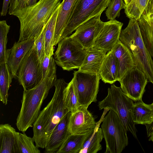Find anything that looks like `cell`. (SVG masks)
I'll use <instances>...</instances> for the list:
<instances>
[{
	"mask_svg": "<svg viewBox=\"0 0 153 153\" xmlns=\"http://www.w3.org/2000/svg\"><path fill=\"white\" fill-rule=\"evenodd\" d=\"M100 79L99 74L74 71L72 79L78 92L79 106L88 108L92 102L97 101Z\"/></svg>",
	"mask_w": 153,
	"mask_h": 153,
	"instance_id": "10",
	"label": "cell"
},
{
	"mask_svg": "<svg viewBox=\"0 0 153 153\" xmlns=\"http://www.w3.org/2000/svg\"><path fill=\"white\" fill-rule=\"evenodd\" d=\"M63 79H56L53 96L41 111L33 125L32 138L38 148L44 149L56 126L70 111L64 105L63 93L68 85Z\"/></svg>",
	"mask_w": 153,
	"mask_h": 153,
	"instance_id": "2",
	"label": "cell"
},
{
	"mask_svg": "<svg viewBox=\"0 0 153 153\" xmlns=\"http://www.w3.org/2000/svg\"><path fill=\"white\" fill-rule=\"evenodd\" d=\"M20 133L9 124L0 125V153H18L17 139Z\"/></svg>",
	"mask_w": 153,
	"mask_h": 153,
	"instance_id": "20",
	"label": "cell"
},
{
	"mask_svg": "<svg viewBox=\"0 0 153 153\" xmlns=\"http://www.w3.org/2000/svg\"><path fill=\"white\" fill-rule=\"evenodd\" d=\"M61 5V2L54 11L44 28L45 50L47 56L54 54L53 39L57 16Z\"/></svg>",
	"mask_w": 153,
	"mask_h": 153,
	"instance_id": "24",
	"label": "cell"
},
{
	"mask_svg": "<svg viewBox=\"0 0 153 153\" xmlns=\"http://www.w3.org/2000/svg\"><path fill=\"white\" fill-rule=\"evenodd\" d=\"M124 3L126 6L128 5L131 2V1H132V0H123Z\"/></svg>",
	"mask_w": 153,
	"mask_h": 153,
	"instance_id": "38",
	"label": "cell"
},
{
	"mask_svg": "<svg viewBox=\"0 0 153 153\" xmlns=\"http://www.w3.org/2000/svg\"><path fill=\"white\" fill-rule=\"evenodd\" d=\"M146 47L153 58V0H149L137 21Z\"/></svg>",
	"mask_w": 153,
	"mask_h": 153,
	"instance_id": "16",
	"label": "cell"
},
{
	"mask_svg": "<svg viewBox=\"0 0 153 153\" xmlns=\"http://www.w3.org/2000/svg\"><path fill=\"white\" fill-rule=\"evenodd\" d=\"M34 37L15 42L12 48L7 49V63L13 78L16 79L18 70L23 59L34 43Z\"/></svg>",
	"mask_w": 153,
	"mask_h": 153,
	"instance_id": "15",
	"label": "cell"
},
{
	"mask_svg": "<svg viewBox=\"0 0 153 153\" xmlns=\"http://www.w3.org/2000/svg\"><path fill=\"white\" fill-rule=\"evenodd\" d=\"M61 3V0H39L28 5L26 0H11L8 13L17 17L20 22L18 41L34 37L39 33Z\"/></svg>",
	"mask_w": 153,
	"mask_h": 153,
	"instance_id": "1",
	"label": "cell"
},
{
	"mask_svg": "<svg viewBox=\"0 0 153 153\" xmlns=\"http://www.w3.org/2000/svg\"><path fill=\"white\" fill-rule=\"evenodd\" d=\"M38 0H26L27 4L28 5H32L36 4Z\"/></svg>",
	"mask_w": 153,
	"mask_h": 153,
	"instance_id": "37",
	"label": "cell"
},
{
	"mask_svg": "<svg viewBox=\"0 0 153 153\" xmlns=\"http://www.w3.org/2000/svg\"><path fill=\"white\" fill-rule=\"evenodd\" d=\"M53 56L45 54L42 62V66L43 72V79L46 75L52 76L56 74V63Z\"/></svg>",
	"mask_w": 153,
	"mask_h": 153,
	"instance_id": "33",
	"label": "cell"
},
{
	"mask_svg": "<svg viewBox=\"0 0 153 153\" xmlns=\"http://www.w3.org/2000/svg\"><path fill=\"white\" fill-rule=\"evenodd\" d=\"M10 26L5 20L0 21V64L7 63V50L6 45L7 34Z\"/></svg>",
	"mask_w": 153,
	"mask_h": 153,
	"instance_id": "31",
	"label": "cell"
},
{
	"mask_svg": "<svg viewBox=\"0 0 153 153\" xmlns=\"http://www.w3.org/2000/svg\"><path fill=\"white\" fill-rule=\"evenodd\" d=\"M32 137L26 134L20 133L17 139L18 153H40V151L35 145Z\"/></svg>",
	"mask_w": 153,
	"mask_h": 153,
	"instance_id": "29",
	"label": "cell"
},
{
	"mask_svg": "<svg viewBox=\"0 0 153 153\" xmlns=\"http://www.w3.org/2000/svg\"><path fill=\"white\" fill-rule=\"evenodd\" d=\"M92 129L85 134H70L57 153H79Z\"/></svg>",
	"mask_w": 153,
	"mask_h": 153,
	"instance_id": "25",
	"label": "cell"
},
{
	"mask_svg": "<svg viewBox=\"0 0 153 153\" xmlns=\"http://www.w3.org/2000/svg\"><path fill=\"white\" fill-rule=\"evenodd\" d=\"M69 112L61 120L53 129L45 147L44 152L57 153L59 148L71 134L68 129Z\"/></svg>",
	"mask_w": 153,
	"mask_h": 153,
	"instance_id": "17",
	"label": "cell"
},
{
	"mask_svg": "<svg viewBox=\"0 0 153 153\" xmlns=\"http://www.w3.org/2000/svg\"><path fill=\"white\" fill-rule=\"evenodd\" d=\"M77 0H63L58 15L54 36L53 45L60 41L62 33L67 24L70 14Z\"/></svg>",
	"mask_w": 153,
	"mask_h": 153,
	"instance_id": "21",
	"label": "cell"
},
{
	"mask_svg": "<svg viewBox=\"0 0 153 153\" xmlns=\"http://www.w3.org/2000/svg\"><path fill=\"white\" fill-rule=\"evenodd\" d=\"M100 15L93 17L83 23L71 36L78 42L86 50L94 47L95 40L104 22Z\"/></svg>",
	"mask_w": 153,
	"mask_h": 153,
	"instance_id": "12",
	"label": "cell"
},
{
	"mask_svg": "<svg viewBox=\"0 0 153 153\" xmlns=\"http://www.w3.org/2000/svg\"><path fill=\"white\" fill-rule=\"evenodd\" d=\"M11 0H3L2 7L1 12V16H5L9 9V5Z\"/></svg>",
	"mask_w": 153,
	"mask_h": 153,
	"instance_id": "35",
	"label": "cell"
},
{
	"mask_svg": "<svg viewBox=\"0 0 153 153\" xmlns=\"http://www.w3.org/2000/svg\"><path fill=\"white\" fill-rule=\"evenodd\" d=\"M98 124L93 128L84 143L79 153H97L102 149L100 144L104 136Z\"/></svg>",
	"mask_w": 153,
	"mask_h": 153,
	"instance_id": "26",
	"label": "cell"
},
{
	"mask_svg": "<svg viewBox=\"0 0 153 153\" xmlns=\"http://www.w3.org/2000/svg\"><path fill=\"white\" fill-rule=\"evenodd\" d=\"M58 44L53 54L56 63L64 70L79 69L85 59L86 50L71 36L61 40Z\"/></svg>",
	"mask_w": 153,
	"mask_h": 153,
	"instance_id": "8",
	"label": "cell"
},
{
	"mask_svg": "<svg viewBox=\"0 0 153 153\" xmlns=\"http://www.w3.org/2000/svg\"><path fill=\"white\" fill-rule=\"evenodd\" d=\"M149 0H132L125 9L126 16L129 19H133L138 21Z\"/></svg>",
	"mask_w": 153,
	"mask_h": 153,
	"instance_id": "30",
	"label": "cell"
},
{
	"mask_svg": "<svg viewBox=\"0 0 153 153\" xmlns=\"http://www.w3.org/2000/svg\"><path fill=\"white\" fill-rule=\"evenodd\" d=\"M118 64L112 50L106 53L99 75L105 83L112 84L117 81Z\"/></svg>",
	"mask_w": 153,
	"mask_h": 153,
	"instance_id": "22",
	"label": "cell"
},
{
	"mask_svg": "<svg viewBox=\"0 0 153 153\" xmlns=\"http://www.w3.org/2000/svg\"><path fill=\"white\" fill-rule=\"evenodd\" d=\"M46 24L44 26L41 32L34 37L35 45L39 59L42 63L45 55V40L44 29Z\"/></svg>",
	"mask_w": 153,
	"mask_h": 153,
	"instance_id": "34",
	"label": "cell"
},
{
	"mask_svg": "<svg viewBox=\"0 0 153 153\" xmlns=\"http://www.w3.org/2000/svg\"><path fill=\"white\" fill-rule=\"evenodd\" d=\"M119 39L129 50L136 66L153 84V62L143 41L137 21L130 19L127 27L122 30Z\"/></svg>",
	"mask_w": 153,
	"mask_h": 153,
	"instance_id": "4",
	"label": "cell"
},
{
	"mask_svg": "<svg viewBox=\"0 0 153 153\" xmlns=\"http://www.w3.org/2000/svg\"><path fill=\"white\" fill-rule=\"evenodd\" d=\"M126 5L123 0H111L105 13L108 20H114L120 15V11L125 9Z\"/></svg>",
	"mask_w": 153,
	"mask_h": 153,
	"instance_id": "32",
	"label": "cell"
},
{
	"mask_svg": "<svg viewBox=\"0 0 153 153\" xmlns=\"http://www.w3.org/2000/svg\"><path fill=\"white\" fill-rule=\"evenodd\" d=\"M17 78L24 90L34 88L42 80V64L34 43L21 62Z\"/></svg>",
	"mask_w": 153,
	"mask_h": 153,
	"instance_id": "9",
	"label": "cell"
},
{
	"mask_svg": "<svg viewBox=\"0 0 153 153\" xmlns=\"http://www.w3.org/2000/svg\"><path fill=\"white\" fill-rule=\"evenodd\" d=\"M13 78L7 63L0 64V100L5 105L7 104L8 92Z\"/></svg>",
	"mask_w": 153,
	"mask_h": 153,
	"instance_id": "27",
	"label": "cell"
},
{
	"mask_svg": "<svg viewBox=\"0 0 153 153\" xmlns=\"http://www.w3.org/2000/svg\"><path fill=\"white\" fill-rule=\"evenodd\" d=\"M106 146L105 153H121L128 144L127 131L118 116L110 110L101 126Z\"/></svg>",
	"mask_w": 153,
	"mask_h": 153,
	"instance_id": "7",
	"label": "cell"
},
{
	"mask_svg": "<svg viewBox=\"0 0 153 153\" xmlns=\"http://www.w3.org/2000/svg\"><path fill=\"white\" fill-rule=\"evenodd\" d=\"M111 1L77 0L70 14L69 21L62 33L60 41L68 36L83 23L96 16H101Z\"/></svg>",
	"mask_w": 153,
	"mask_h": 153,
	"instance_id": "6",
	"label": "cell"
},
{
	"mask_svg": "<svg viewBox=\"0 0 153 153\" xmlns=\"http://www.w3.org/2000/svg\"><path fill=\"white\" fill-rule=\"evenodd\" d=\"M133 101L123 92L120 87L113 84L108 89L107 96L98 102L100 110H112L116 113L127 131L138 140L135 123L133 121L131 110Z\"/></svg>",
	"mask_w": 153,
	"mask_h": 153,
	"instance_id": "5",
	"label": "cell"
},
{
	"mask_svg": "<svg viewBox=\"0 0 153 153\" xmlns=\"http://www.w3.org/2000/svg\"><path fill=\"white\" fill-rule=\"evenodd\" d=\"M119 82L123 92L133 101L142 100L148 81L146 75L137 66L127 71Z\"/></svg>",
	"mask_w": 153,
	"mask_h": 153,
	"instance_id": "11",
	"label": "cell"
},
{
	"mask_svg": "<svg viewBox=\"0 0 153 153\" xmlns=\"http://www.w3.org/2000/svg\"><path fill=\"white\" fill-rule=\"evenodd\" d=\"M151 105L153 108V102ZM146 126L147 137H149L153 134V121L151 123L148 125H146Z\"/></svg>",
	"mask_w": 153,
	"mask_h": 153,
	"instance_id": "36",
	"label": "cell"
},
{
	"mask_svg": "<svg viewBox=\"0 0 153 153\" xmlns=\"http://www.w3.org/2000/svg\"><path fill=\"white\" fill-rule=\"evenodd\" d=\"M106 52L94 47L86 50L85 57L78 71L99 75Z\"/></svg>",
	"mask_w": 153,
	"mask_h": 153,
	"instance_id": "18",
	"label": "cell"
},
{
	"mask_svg": "<svg viewBox=\"0 0 153 153\" xmlns=\"http://www.w3.org/2000/svg\"><path fill=\"white\" fill-rule=\"evenodd\" d=\"M57 79L56 74L46 76L34 88L24 90L22 105L16 123L18 130L24 133L33 126L45 100Z\"/></svg>",
	"mask_w": 153,
	"mask_h": 153,
	"instance_id": "3",
	"label": "cell"
},
{
	"mask_svg": "<svg viewBox=\"0 0 153 153\" xmlns=\"http://www.w3.org/2000/svg\"><path fill=\"white\" fill-rule=\"evenodd\" d=\"M133 121L136 124L148 125L153 121V108L151 104L144 103L142 100L134 103L131 110Z\"/></svg>",
	"mask_w": 153,
	"mask_h": 153,
	"instance_id": "23",
	"label": "cell"
},
{
	"mask_svg": "<svg viewBox=\"0 0 153 153\" xmlns=\"http://www.w3.org/2000/svg\"><path fill=\"white\" fill-rule=\"evenodd\" d=\"M123 24L115 19L104 22L94 47L106 52L110 51L120 40Z\"/></svg>",
	"mask_w": 153,
	"mask_h": 153,
	"instance_id": "13",
	"label": "cell"
},
{
	"mask_svg": "<svg viewBox=\"0 0 153 153\" xmlns=\"http://www.w3.org/2000/svg\"><path fill=\"white\" fill-rule=\"evenodd\" d=\"M149 138V141H151L153 142V134H152L150 137Z\"/></svg>",
	"mask_w": 153,
	"mask_h": 153,
	"instance_id": "39",
	"label": "cell"
},
{
	"mask_svg": "<svg viewBox=\"0 0 153 153\" xmlns=\"http://www.w3.org/2000/svg\"><path fill=\"white\" fill-rule=\"evenodd\" d=\"M87 108L80 106L76 110L71 112L68 124L71 134H85L95 127L94 118Z\"/></svg>",
	"mask_w": 153,
	"mask_h": 153,
	"instance_id": "14",
	"label": "cell"
},
{
	"mask_svg": "<svg viewBox=\"0 0 153 153\" xmlns=\"http://www.w3.org/2000/svg\"><path fill=\"white\" fill-rule=\"evenodd\" d=\"M63 101L64 105L70 112L76 110L79 106L78 92L72 79L64 90Z\"/></svg>",
	"mask_w": 153,
	"mask_h": 153,
	"instance_id": "28",
	"label": "cell"
},
{
	"mask_svg": "<svg viewBox=\"0 0 153 153\" xmlns=\"http://www.w3.org/2000/svg\"><path fill=\"white\" fill-rule=\"evenodd\" d=\"M118 64L117 81L129 70L136 66L128 49L119 40L111 50Z\"/></svg>",
	"mask_w": 153,
	"mask_h": 153,
	"instance_id": "19",
	"label": "cell"
}]
</instances>
